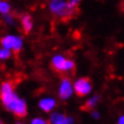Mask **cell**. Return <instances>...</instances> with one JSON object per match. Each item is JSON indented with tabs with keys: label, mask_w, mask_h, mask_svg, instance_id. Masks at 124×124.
<instances>
[{
	"label": "cell",
	"mask_w": 124,
	"mask_h": 124,
	"mask_svg": "<svg viewBox=\"0 0 124 124\" xmlns=\"http://www.w3.org/2000/svg\"><path fill=\"white\" fill-rule=\"evenodd\" d=\"M47 8L53 16L60 19H67L72 17L76 10L70 7L67 0H49Z\"/></svg>",
	"instance_id": "cell-1"
},
{
	"label": "cell",
	"mask_w": 124,
	"mask_h": 124,
	"mask_svg": "<svg viewBox=\"0 0 124 124\" xmlns=\"http://www.w3.org/2000/svg\"><path fill=\"white\" fill-rule=\"evenodd\" d=\"M52 67L58 73H70L75 69V62L65 56L57 54L52 58Z\"/></svg>",
	"instance_id": "cell-2"
},
{
	"label": "cell",
	"mask_w": 124,
	"mask_h": 124,
	"mask_svg": "<svg viewBox=\"0 0 124 124\" xmlns=\"http://www.w3.org/2000/svg\"><path fill=\"white\" fill-rule=\"evenodd\" d=\"M5 108L16 117L19 118H23L27 115V104L25 99L19 97L17 94L10 101V103L5 106Z\"/></svg>",
	"instance_id": "cell-3"
},
{
	"label": "cell",
	"mask_w": 124,
	"mask_h": 124,
	"mask_svg": "<svg viewBox=\"0 0 124 124\" xmlns=\"http://www.w3.org/2000/svg\"><path fill=\"white\" fill-rule=\"evenodd\" d=\"M0 43L2 47L11 49L14 53H19L23 48V38L19 35L8 34L1 38Z\"/></svg>",
	"instance_id": "cell-4"
},
{
	"label": "cell",
	"mask_w": 124,
	"mask_h": 124,
	"mask_svg": "<svg viewBox=\"0 0 124 124\" xmlns=\"http://www.w3.org/2000/svg\"><path fill=\"white\" fill-rule=\"evenodd\" d=\"M15 95L16 93L14 91V85L12 84V82L5 81L2 83L0 86V100L4 107L10 103V101L15 97Z\"/></svg>",
	"instance_id": "cell-5"
},
{
	"label": "cell",
	"mask_w": 124,
	"mask_h": 124,
	"mask_svg": "<svg viewBox=\"0 0 124 124\" xmlns=\"http://www.w3.org/2000/svg\"><path fill=\"white\" fill-rule=\"evenodd\" d=\"M74 92L79 97L87 96L92 92V83L87 78H79L74 82Z\"/></svg>",
	"instance_id": "cell-6"
},
{
	"label": "cell",
	"mask_w": 124,
	"mask_h": 124,
	"mask_svg": "<svg viewBox=\"0 0 124 124\" xmlns=\"http://www.w3.org/2000/svg\"><path fill=\"white\" fill-rule=\"evenodd\" d=\"M74 85L69 78H63L58 88V96L61 100H67L74 94Z\"/></svg>",
	"instance_id": "cell-7"
},
{
	"label": "cell",
	"mask_w": 124,
	"mask_h": 124,
	"mask_svg": "<svg viewBox=\"0 0 124 124\" xmlns=\"http://www.w3.org/2000/svg\"><path fill=\"white\" fill-rule=\"evenodd\" d=\"M49 122L51 124H74V119L72 117H66L62 113L55 111V113L51 114Z\"/></svg>",
	"instance_id": "cell-8"
},
{
	"label": "cell",
	"mask_w": 124,
	"mask_h": 124,
	"mask_svg": "<svg viewBox=\"0 0 124 124\" xmlns=\"http://www.w3.org/2000/svg\"><path fill=\"white\" fill-rule=\"evenodd\" d=\"M56 105H57V102L52 97H43L40 99L38 103L40 110H42L43 113H51L52 110H54Z\"/></svg>",
	"instance_id": "cell-9"
},
{
	"label": "cell",
	"mask_w": 124,
	"mask_h": 124,
	"mask_svg": "<svg viewBox=\"0 0 124 124\" xmlns=\"http://www.w3.org/2000/svg\"><path fill=\"white\" fill-rule=\"evenodd\" d=\"M20 24L24 33L29 34L34 29V19L30 14H23L20 17Z\"/></svg>",
	"instance_id": "cell-10"
},
{
	"label": "cell",
	"mask_w": 124,
	"mask_h": 124,
	"mask_svg": "<svg viewBox=\"0 0 124 124\" xmlns=\"http://www.w3.org/2000/svg\"><path fill=\"white\" fill-rule=\"evenodd\" d=\"M12 13V4L10 3V1L8 0H0V15L10 14Z\"/></svg>",
	"instance_id": "cell-11"
},
{
	"label": "cell",
	"mask_w": 124,
	"mask_h": 124,
	"mask_svg": "<svg viewBox=\"0 0 124 124\" xmlns=\"http://www.w3.org/2000/svg\"><path fill=\"white\" fill-rule=\"evenodd\" d=\"M2 21L8 26H14L15 24H16V18H15V16L12 13L3 15V16H2Z\"/></svg>",
	"instance_id": "cell-12"
},
{
	"label": "cell",
	"mask_w": 124,
	"mask_h": 124,
	"mask_svg": "<svg viewBox=\"0 0 124 124\" xmlns=\"http://www.w3.org/2000/svg\"><path fill=\"white\" fill-rule=\"evenodd\" d=\"M12 57V51L11 49H8L5 47H0V61H4L8 60Z\"/></svg>",
	"instance_id": "cell-13"
},
{
	"label": "cell",
	"mask_w": 124,
	"mask_h": 124,
	"mask_svg": "<svg viewBox=\"0 0 124 124\" xmlns=\"http://www.w3.org/2000/svg\"><path fill=\"white\" fill-rule=\"evenodd\" d=\"M98 101H99V96H93L92 98H89V100L86 102L85 104V107L86 108H94L96 105L98 104Z\"/></svg>",
	"instance_id": "cell-14"
},
{
	"label": "cell",
	"mask_w": 124,
	"mask_h": 124,
	"mask_svg": "<svg viewBox=\"0 0 124 124\" xmlns=\"http://www.w3.org/2000/svg\"><path fill=\"white\" fill-rule=\"evenodd\" d=\"M30 124H48V122L45 119H43V118L36 117V118H34V119L31 120Z\"/></svg>",
	"instance_id": "cell-15"
},
{
	"label": "cell",
	"mask_w": 124,
	"mask_h": 124,
	"mask_svg": "<svg viewBox=\"0 0 124 124\" xmlns=\"http://www.w3.org/2000/svg\"><path fill=\"white\" fill-rule=\"evenodd\" d=\"M67 1H69V3H70V5L72 8H77V7L80 4V2H81L82 0H67Z\"/></svg>",
	"instance_id": "cell-16"
},
{
	"label": "cell",
	"mask_w": 124,
	"mask_h": 124,
	"mask_svg": "<svg viewBox=\"0 0 124 124\" xmlns=\"http://www.w3.org/2000/svg\"><path fill=\"white\" fill-rule=\"evenodd\" d=\"M92 116H93V118H94V119H99V116H100V115H99L98 111H93V113H92Z\"/></svg>",
	"instance_id": "cell-17"
},
{
	"label": "cell",
	"mask_w": 124,
	"mask_h": 124,
	"mask_svg": "<svg viewBox=\"0 0 124 124\" xmlns=\"http://www.w3.org/2000/svg\"><path fill=\"white\" fill-rule=\"evenodd\" d=\"M118 124H124V116H121L118 120Z\"/></svg>",
	"instance_id": "cell-18"
},
{
	"label": "cell",
	"mask_w": 124,
	"mask_h": 124,
	"mask_svg": "<svg viewBox=\"0 0 124 124\" xmlns=\"http://www.w3.org/2000/svg\"><path fill=\"white\" fill-rule=\"evenodd\" d=\"M16 124H25V123H23V122H21V121H17Z\"/></svg>",
	"instance_id": "cell-19"
},
{
	"label": "cell",
	"mask_w": 124,
	"mask_h": 124,
	"mask_svg": "<svg viewBox=\"0 0 124 124\" xmlns=\"http://www.w3.org/2000/svg\"><path fill=\"white\" fill-rule=\"evenodd\" d=\"M0 124H4V122H3V121H2L1 119H0Z\"/></svg>",
	"instance_id": "cell-20"
}]
</instances>
